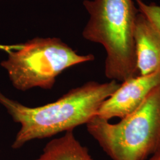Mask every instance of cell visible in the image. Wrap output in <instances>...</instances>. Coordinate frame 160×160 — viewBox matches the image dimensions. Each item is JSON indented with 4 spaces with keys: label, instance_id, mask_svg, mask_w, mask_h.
<instances>
[{
    "label": "cell",
    "instance_id": "obj_1",
    "mask_svg": "<svg viewBox=\"0 0 160 160\" xmlns=\"http://www.w3.org/2000/svg\"><path fill=\"white\" fill-rule=\"evenodd\" d=\"M119 86L114 80L104 83L88 81L69 90L55 102L36 108L23 105L0 92V103L21 125L12 148H20L30 141L52 137L88 123Z\"/></svg>",
    "mask_w": 160,
    "mask_h": 160
},
{
    "label": "cell",
    "instance_id": "obj_2",
    "mask_svg": "<svg viewBox=\"0 0 160 160\" xmlns=\"http://www.w3.org/2000/svg\"><path fill=\"white\" fill-rule=\"evenodd\" d=\"M83 6L89 19L82 34L104 47L106 77L122 82L138 75L134 32L139 12L133 0H84Z\"/></svg>",
    "mask_w": 160,
    "mask_h": 160
},
{
    "label": "cell",
    "instance_id": "obj_3",
    "mask_svg": "<svg viewBox=\"0 0 160 160\" xmlns=\"http://www.w3.org/2000/svg\"><path fill=\"white\" fill-rule=\"evenodd\" d=\"M86 125L112 160H147L160 150V86L119 122L111 123L96 116Z\"/></svg>",
    "mask_w": 160,
    "mask_h": 160
},
{
    "label": "cell",
    "instance_id": "obj_4",
    "mask_svg": "<svg viewBox=\"0 0 160 160\" xmlns=\"http://www.w3.org/2000/svg\"><path fill=\"white\" fill-rule=\"evenodd\" d=\"M94 59L93 55H80L59 38L36 37L9 50L1 66L13 86L25 92L50 90L63 71Z\"/></svg>",
    "mask_w": 160,
    "mask_h": 160
},
{
    "label": "cell",
    "instance_id": "obj_5",
    "mask_svg": "<svg viewBox=\"0 0 160 160\" xmlns=\"http://www.w3.org/2000/svg\"><path fill=\"white\" fill-rule=\"evenodd\" d=\"M160 86V69L150 74L138 75L125 80L102 103L97 116L108 120L113 118L122 119L136 110Z\"/></svg>",
    "mask_w": 160,
    "mask_h": 160
},
{
    "label": "cell",
    "instance_id": "obj_6",
    "mask_svg": "<svg viewBox=\"0 0 160 160\" xmlns=\"http://www.w3.org/2000/svg\"><path fill=\"white\" fill-rule=\"evenodd\" d=\"M134 40L139 75L160 69V30L141 12L137 16Z\"/></svg>",
    "mask_w": 160,
    "mask_h": 160
},
{
    "label": "cell",
    "instance_id": "obj_7",
    "mask_svg": "<svg viewBox=\"0 0 160 160\" xmlns=\"http://www.w3.org/2000/svg\"><path fill=\"white\" fill-rule=\"evenodd\" d=\"M35 160H93L87 147L75 137L73 131L46 144L43 152Z\"/></svg>",
    "mask_w": 160,
    "mask_h": 160
},
{
    "label": "cell",
    "instance_id": "obj_8",
    "mask_svg": "<svg viewBox=\"0 0 160 160\" xmlns=\"http://www.w3.org/2000/svg\"><path fill=\"white\" fill-rule=\"evenodd\" d=\"M138 10L154 23L160 30V6L155 3L147 4L142 0H137Z\"/></svg>",
    "mask_w": 160,
    "mask_h": 160
},
{
    "label": "cell",
    "instance_id": "obj_9",
    "mask_svg": "<svg viewBox=\"0 0 160 160\" xmlns=\"http://www.w3.org/2000/svg\"><path fill=\"white\" fill-rule=\"evenodd\" d=\"M148 160H160V150L151 156Z\"/></svg>",
    "mask_w": 160,
    "mask_h": 160
}]
</instances>
